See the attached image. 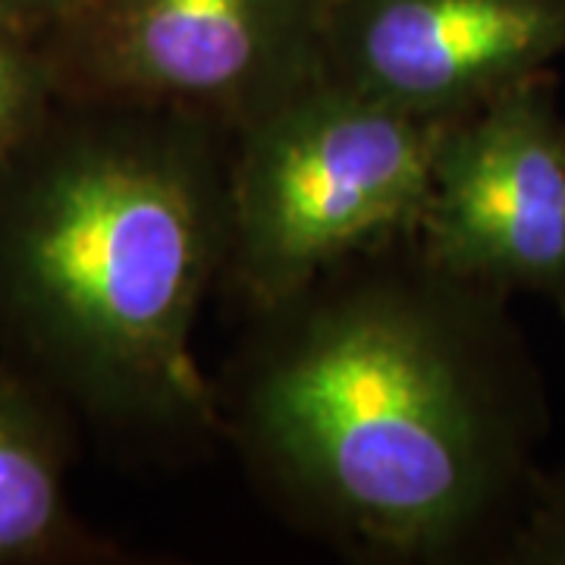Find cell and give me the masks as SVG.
<instances>
[{
  "instance_id": "obj_1",
  "label": "cell",
  "mask_w": 565,
  "mask_h": 565,
  "mask_svg": "<svg viewBox=\"0 0 565 565\" xmlns=\"http://www.w3.org/2000/svg\"><path fill=\"white\" fill-rule=\"evenodd\" d=\"M214 384L223 444L267 505L362 563L493 553L550 430L509 296L415 243L248 311Z\"/></svg>"
},
{
  "instance_id": "obj_2",
  "label": "cell",
  "mask_w": 565,
  "mask_h": 565,
  "mask_svg": "<svg viewBox=\"0 0 565 565\" xmlns=\"http://www.w3.org/2000/svg\"><path fill=\"white\" fill-rule=\"evenodd\" d=\"M230 145L211 117L66 102L0 167V352L151 452L221 444L195 327L230 255Z\"/></svg>"
},
{
  "instance_id": "obj_3",
  "label": "cell",
  "mask_w": 565,
  "mask_h": 565,
  "mask_svg": "<svg viewBox=\"0 0 565 565\" xmlns=\"http://www.w3.org/2000/svg\"><path fill=\"white\" fill-rule=\"evenodd\" d=\"M437 120L374 102L327 73L233 129L226 274L245 311L340 264L412 243Z\"/></svg>"
},
{
  "instance_id": "obj_4",
  "label": "cell",
  "mask_w": 565,
  "mask_h": 565,
  "mask_svg": "<svg viewBox=\"0 0 565 565\" xmlns=\"http://www.w3.org/2000/svg\"><path fill=\"white\" fill-rule=\"evenodd\" d=\"M333 0H95L41 47L66 102L173 107L230 132L327 73Z\"/></svg>"
},
{
  "instance_id": "obj_5",
  "label": "cell",
  "mask_w": 565,
  "mask_h": 565,
  "mask_svg": "<svg viewBox=\"0 0 565 565\" xmlns=\"http://www.w3.org/2000/svg\"><path fill=\"white\" fill-rule=\"evenodd\" d=\"M446 274L565 315V117L553 70L440 122L415 239Z\"/></svg>"
},
{
  "instance_id": "obj_6",
  "label": "cell",
  "mask_w": 565,
  "mask_h": 565,
  "mask_svg": "<svg viewBox=\"0 0 565 565\" xmlns=\"http://www.w3.org/2000/svg\"><path fill=\"white\" fill-rule=\"evenodd\" d=\"M327 76L444 122L565 57V0H333Z\"/></svg>"
},
{
  "instance_id": "obj_7",
  "label": "cell",
  "mask_w": 565,
  "mask_h": 565,
  "mask_svg": "<svg viewBox=\"0 0 565 565\" xmlns=\"http://www.w3.org/2000/svg\"><path fill=\"white\" fill-rule=\"evenodd\" d=\"M70 408L0 362V565L117 559L73 515L66 493Z\"/></svg>"
},
{
  "instance_id": "obj_8",
  "label": "cell",
  "mask_w": 565,
  "mask_h": 565,
  "mask_svg": "<svg viewBox=\"0 0 565 565\" xmlns=\"http://www.w3.org/2000/svg\"><path fill=\"white\" fill-rule=\"evenodd\" d=\"M61 85L39 39L0 22V167L61 104Z\"/></svg>"
},
{
  "instance_id": "obj_9",
  "label": "cell",
  "mask_w": 565,
  "mask_h": 565,
  "mask_svg": "<svg viewBox=\"0 0 565 565\" xmlns=\"http://www.w3.org/2000/svg\"><path fill=\"white\" fill-rule=\"evenodd\" d=\"M490 559L505 565H565V468L544 471L537 465Z\"/></svg>"
},
{
  "instance_id": "obj_10",
  "label": "cell",
  "mask_w": 565,
  "mask_h": 565,
  "mask_svg": "<svg viewBox=\"0 0 565 565\" xmlns=\"http://www.w3.org/2000/svg\"><path fill=\"white\" fill-rule=\"evenodd\" d=\"M92 3L95 0H0V22L41 41L76 20Z\"/></svg>"
}]
</instances>
